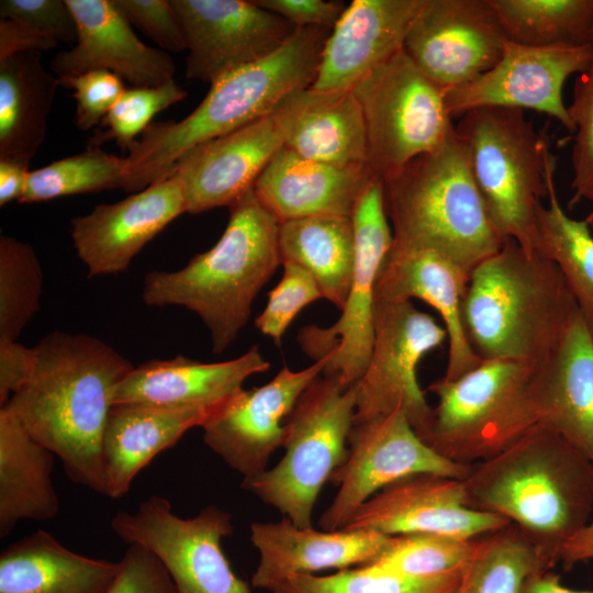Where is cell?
<instances>
[{
  "label": "cell",
  "instance_id": "obj_6",
  "mask_svg": "<svg viewBox=\"0 0 593 593\" xmlns=\"http://www.w3.org/2000/svg\"><path fill=\"white\" fill-rule=\"evenodd\" d=\"M393 243L436 249L472 271L496 253V232L470 171L456 126L436 150L383 180Z\"/></svg>",
  "mask_w": 593,
  "mask_h": 593
},
{
  "label": "cell",
  "instance_id": "obj_47",
  "mask_svg": "<svg viewBox=\"0 0 593 593\" xmlns=\"http://www.w3.org/2000/svg\"><path fill=\"white\" fill-rule=\"evenodd\" d=\"M0 16L23 22L58 43L77 41V24L66 0H1Z\"/></svg>",
  "mask_w": 593,
  "mask_h": 593
},
{
  "label": "cell",
  "instance_id": "obj_10",
  "mask_svg": "<svg viewBox=\"0 0 593 593\" xmlns=\"http://www.w3.org/2000/svg\"><path fill=\"white\" fill-rule=\"evenodd\" d=\"M353 91L363 116L368 167L382 181L439 148L455 132L445 92L403 48L367 74Z\"/></svg>",
  "mask_w": 593,
  "mask_h": 593
},
{
  "label": "cell",
  "instance_id": "obj_2",
  "mask_svg": "<svg viewBox=\"0 0 593 593\" xmlns=\"http://www.w3.org/2000/svg\"><path fill=\"white\" fill-rule=\"evenodd\" d=\"M461 483L468 507L515 525L550 568L593 513V463L540 424L472 465Z\"/></svg>",
  "mask_w": 593,
  "mask_h": 593
},
{
  "label": "cell",
  "instance_id": "obj_29",
  "mask_svg": "<svg viewBox=\"0 0 593 593\" xmlns=\"http://www.w3.org/2000/svg\"><path fill=\"white\" fill-rule=\"evenodd\" d=\"M281 105L284 147L327 165L368 166L365 122L353 89L318 91L310 87L290 94Z\"/></svg>",
  "mask_w": 593,
  "mask_h": 593
},
{
  "label": "cell",
  "instance_id": "obj_28",
  "mask_svg": "<svg viewBox=\"0 0 593 593\" xmlns=\"http://www.w3.org/2000/svg\"><path fill=\"white\" fill-rule=\"evenodd\" d=\"M538 424L593 463V333L575 316L550 356L537 366Z\"/></svg>",
  "mask_w": 593,
  "mask_h": 593
},
{
  "label": "cell",
  "instance_id": "obj_22",
  "mask_svg": "<svg viewBox=\"0 0 593 593\" xmlns=\"http://www.w3.org/2000/svg\"><path fill=\"white\" fill-rule=\"evenodd\" d=\"M77 24V41L51 63L57 78L107 70L132 87H157L174 80L171 56L138 40L113 0H66Z\"/></svg>",
  "mask_w": 593,
  "mask_h": 593
},
{
  "label": "cell",
  "instance_id": "obj_25",
  "mask_svg": "<svg viewBox=\"0 0 593 593\" xmlns=\"http://www.w3.org/2000/svg\"><path fill=\"white\" fill-rule=\"evenodd\" d=\"M249 532L259 555L251 586L267 591L293 574L369 564L381 555L391 537L368 529L329 532L300 527L288 517L253 523Z\"/></svg>",
  "mask_w": 593,
  "mask_h": 593
},
{
  "label": "cell",
  "instance_id": "obj_41",
  "mask_svg": "<svg viewBox=\"0 0 593 593\" xmlns=\"http://www.w3.org/2000/svg\"><path fill=\"white\" fill-rule=\"evenodd\" d=\"M474 541L436 533L395 535L369 564L411 577L447 574L465 568Z\"/></svg>",
  "mask_w": 593,
  "mask_h": 593
},
{
  "label": "cell",
  "instance_id": "obj_5",
  "mask_svg": "<svg viewBox=\"0 0 593 593\" xmlns=\"http://www.w3.org/2000/svg\"><path fill=\"white\" fill-rule=\"evenodd\" d=\"M227 225L213 247L181 269L149 271L142 298L147 305H180L200 316L222 354L247 324L254 300L282 260L279 222L254 189L230 206Z\"/></svg>",
  "mask_w": 593,
  "mask_h": 593
},
{
  "label": "cell",
  "instance_id": "obj_30",
  "mask_svg": "<svg viewBox=\"0 0 593 593\" xmlns=\"http://www.w3.org/2000/svg\"><path fill=\"white\" fill-rule=\"evenodd\" d=\"M220 406H113L102 446L105 495L119 499L126 494L142 469L175 446L187 430L201 427Z\"/></svg>",
  "mask_w": 593,
  "mask_h": 593
},
{
  "label": "cell",
  "instance_id": "obj_26",
  "mask_svg": "<svg viewBox=\"0 0 593 593\" xmlns=\"http://www.w3.org/2000/svg\"><path fill=\"white\" fill-rule=\"evenodd\" d=\"M269 368L256 345L235 359L219 362L181 355L152 359L134 366L119 383L113 406L217 407L242 390L247 378Z\"/></svg>",
  "mask_w": 593,
  "mask_h": 593
},
{
  "label": "cell",
  "instance_id": "obj_54",
  "mask_svg": "<svg viewBox=\"0 0 593 593\" xmlns=\"http://www.w3.org/2000/svg\"><path fill=\"white\" fill-rule=\"evenodd\" d=\"M519 593H593L577 591L564 586L558 574L550 570H538L532 573L523 583Z\"/></svg>",
  "mask_w": 593,
  "mask_h": 593
},
{
  "label": "cell",
  "instance_id": "obj_55",
  "mask_svg": "<svg viewBox=\"0 0 593 593\" xmlns=\"http://www.w3.org/2000/svg\"><path fill=\"white\" fill-rule=\"evenodd\" d=\"M582 199H586L593 202V184L584 190V192L581 195V200ZM584 220L589 224V226L593 228V210L586 215Z\"/></svg>",
  "mask_w": 593,
  "mask_h": 593
},
{
  "label": "cell",
  "instance_id": "obj_18",
  "mask_svg": "<svg viewBox=\"0 0 593 593\" xmlns=\"http://www.w3.org/2000/svg\"><path fill=\"white\" fill-rule=\"evenodd\" d=\"M328 361L325 356L299 371L284 367L266 384L239 390L201 426L204 444L244 478L266 471L283 447L286 418Z\"/></svg>",
  "mask_w": 593,
  "mask_h": 593
},
{
  "label": "cell",
  "instance_id": "obj_49",
  "mask_svg": "<svg viewBox=\"0 0 593 593\" xmlns=\"http://www.w3.org/2000/svg\"><path fill=\"white\" fill-rule=\"evenodd\" d=\"M259 7L278 14L294 27L333 29L347 4L324 0H254Z\"/></svg>",
  "mask_w": 593,
  "mask_h": 593
},
{
  "label": "cell",
  "instance_id": "obj_24",
  "mask_svg": "<svg viewBox=\"0 0 593 593\" xmlns=\"http://www.w3.org/2000/svg\"><path fill=\"white\" fill-rule=\"evenodd\" d=\"M426 0H354L333 26L312 89H353L403 48Z\"/></svg>",
  "mask_w": 593,
  "mask_h": 593
},
{
  "label": "cell",
  "instance_id": "obj_4",
  "mask_svg": "<svg viewBox=\"0 0 593 593\" xmlns=\"http://www.w3.org/2000/svg\"><path fill=\"white\" fill-rule=\"evenodd\" d=\"M578 314L557 265L512 239L472 269L462 303L467 339L482 360L540 365Z\"/></svg>",
  "mask_w": 593,
  "mask_h": 593
},
{
  "label": "cell",
  "instance_id": "obj_9",
  "mask_svg": "<svg viewBox=\"0 0 593 593\" xmlns=\"http://www.w3.org/2000/svg\"><path fill=\"white\" fill-rule=\"evenodd\" d=\"M358 383L323 373L300 395L284 421V455L272 468L243 478L240 486L296 526L312 527L318 494L346 460Z\"/></svg>",
  "mask_w": 593,
  "mask_h": 593
},
{
  "label": "cell",
  "instance_id": "obj_42",
  "mask_svg": "<svg viewBox=\"0 0 593 593\" xmlns=\"http://www.w3.org/2000/svg\"><path fill=\"white\" fill-rule=\"evenodd\" d=\"M186 97L187 91L175 80L157 87L125 89L100 124L103 130L89 139L88 146L100 147L115 141L118 146L128 152L137 141L136 136L142 135L157 113Z\"/></svg>",
  "mask_w": 593,
  "mask_h": 593
},
{
  "label": "cell",
  "instance_id": "obj_56",
  "mask_svg": "<svg viewBox=\"0 0 593 593\" xmlns=\"http://www.w3.org/2000/svg\"><path fill=\"white\" fill-rule=\"evenodd\" d=\"M590 42L591 43L593 42V27H592L591 33H590Z\"/></svg>",
  "mask_w": 593,
  "mask_h": 593
},
{
  "label": "cell",
  "instance_id": "obj_27",
  "mask_svg": "<svg viewBox=\"0 0 593 593\" xmlns=\"http://www.w3.org/2000/svg\"><path fill=\"white\" fill-rule=\"evenodd\" d=\"M372 176L368 166L327 165L283 146L256 180L254 192L279 223L312 216L351 217Z\"/></svg>",
  "mask_w": 593,
  "mask_h": 593
},
{
  "label": "cell",
  "instance_id": "obj_1",
  "mask_svg": "<svg viewBox=\"0 0 593 593\" xmlns=\"http://www.w3.org/2000/svg\"><path fill=\"white\" fill-rule=\"evenodd\" d=\"M33 350L26 382L4 406L61 460L74 483L105 494V426L114 391L133 363L86 334L54 331Z\"/></svg>",
  "mask_w": 593,
  "mask_h": 593
},
{
  "label": "cell",
  "instance_id": "obj_32",
  "mask_svg": "<svg viewBox=\"0 0 593 593\" xmlns=\"http://www.w3.org/2000/svg\"><path fill=\"white\" fill-rule=\"evenodd\" d=\"M55 454L7 407L0 409V537L19 521H49L59 512L52 480Z\"/></svg>",
  "mask_w": 593,
  "mask_h": 593
},
{
  "label": "cell",
  "instance_id": "obj_46",
  "mask_svg": "<svg viewBox=\"0 0 593 593\" xmlns=\"http://www.w3.org/2000/svg\"><path fill=\"white\" fill-rule=\"evenodd\" d=\"M131 24L164 52L187 51L183 27L171 0H113Z\"/></svg>",
  "mask_w": 593,
  "mask_h": 593
},
{
  "label": "cell",
  "instance_id": "obj_20",
  "mask_svg": "<svg viewBox=\"0 0 593 593\" xmlns=\"http://www.w3.org/2000/svg\"><path fill=\"white\" fill-rule=\"evenodd\" d=\"M286 122L281 103L268 115L187 150L171 175L180 178L186 212L230 206L254 184L283 147Z\"/></svg>",
  "mask_w": 593,
  "mask_h": 593
},
{
  "label": "cell",
  "instance_id": "obj_34",
  "mask_svg": "<svg viewBox=\"0 0 593 593\" xmlns=\"http://www.w3.org/2000/svg\"><path fill=\"white\" fill-rule=\"evenodd\" d=\"M282 264L307 270L322 296L339 311L347 300L355 271V234L351 217L312 216L279 223Z\"/></svg>",
  "mask_w": 593,
  "mask_h": 593
},
{
  "label": "cell",
  "instance_id": "obj_40",
  "mask_svg": "<svg viewBox=\"0 0 593 593\" xmlns=\"http://www.w3.org/2000/svg\"><path fill=\"white\" fill-rule=\"evenodd\" d=\"M43 270L33 247L0 236V342H16L41 309Z\"/></svg>",
  "mask_w": 593,
  "mask_h": 593
},
{
  "label": "cell",
  "instance_id": "obj_35",
  "mask_svg": "<svg viewBox=\"0 0 593 593\" xmlns=\"http://www.w3.org/2000/svg\"><path fill=\"white\" fill-rule=\"evenodd\" d=\"M556 157H546L548 204L536 211V250L561 271L580 315L593 333V235L585 220L571 219L562 209L555 186Z\"/></svg>",
  "mask_w": 593,
  "mask_h": 593
},
{
  "label": "cell",
  "instance_id": "obj_53",
  "mask_svg": "<svg viewBox=\"0 0 593 593\" xmlns=\"http://www.w3.org/2000/svg\"><path fill=\"white\" fill-rule=\"evenodd\" d=\"M593 559V519L575 536L566 542L559 552L558 561L566 568Z\"/></svg>",
  "mask_w": 593,
  "mask_h": 593
},
{
  "label": "cell",
  "instance_id": "obj_48",
  "mask_svg": "<svg viewBox=\"0 0 593 593\" xmlns=\"http://www.w3.org/2000/svg\"><path fill=\"white\" fill-rule=\"evenodd\" d=\"M108 593H178L157 557L139 545H128Z\"/></svg>",
  "mask_w": 593,
  "mask_h": 593
},
{
  "label": "cell",
  "instance_id": "obj_12",
  "mask_svg": "<svg viewBox=\"0 0 593 593\" xmlns=\"http://www.w3.org/2000/svg\"><path fill=\"white\" fill-rule=\"evenodd\" d=\"M355 234V271L339 318L329 327L303 328L299 342L315 360L329 361L323 373L335 374L346 387L362 378L372 350L376 283L393 244L385 212L383 181L374 175L360 193L351 214Z\"/></svg>",
  "mask_w": 593,
  "mask_h": 593
},
{
  "label": "cell",
  "instance_id": "obj_50",
  "mask_svg": "<svg viewBox=\"0 0 593 593\" xmlns=\"http://www.w3.org/2000/svg\"><path fill=\"white\" fill-rule=\"evenodd\" d=\"M34 350L16 342H0V405H4L26 382Z\"/></svg>",
  "mask_w": 593,
  "mask_h": 593
},
{
  "label": "cell",
  "instance_id": "obj_33",
  "mask_svg": "<svg viewBox=\"0 0 593 593\" xmlns=\"http://www.w3.org/2000/svg\"><path fill=\"white\" fill-rule=\"evenodd\" d=\"M58 86L40 52L0 60V159L31 163L45 139Z\"/></svg>",
  "mask_w": 593,
  "mask_h": 593
},
{
  "label": "cell",
  "instance_id": "obj_15",
  "mask_svg": "<svg viewBox=\"0 0 593 593\" xmlns=\"http://www.w3.org/2000/svg\"><path fill=\"white\" fill-rule=\"evenodd\" d=\"M593 44L574 47H529L507 42L501 59L488 71L445 92L451 118L478 108L534 110L574 133L563 102L567 79L589 65Z\"/></svg>",
  "mask_w": 593,
  "mask_h": 593
},
{
  "label": "cell",
  "instance_id": "obj_51",
  "mask_svg": "<svg viewBox=\"0 0 593 593\" xmlns=\"http://www.w3.org/2000/svg\"><path fill=\"white\" fill-rule=\"evenodd\" d=\"M58 42L52 36L15 20H0V60L25 52L53 49Z\"/></svg>",
  "mask_w": 593,
  "mask_h": 593
},
{
  "label": "cell",
  "instance_id": "obj_8",
  "mask_svg": "<svg viewBox=\"0 0 593 593\" xmlns=\"http://www.w3.org/2000/svg\"><path fill=\"white\" fill-rule=\"evenodd\" d=\"M455 126L496 232L536 250V211L548 194L546 127L537 132L522 110L493 107L468 111Z\"/></svg>",
  "mask_w": 593,
  "mask_h": 593
},
{
  "label": "cell",
  "instance_id": "obj_21",
  "mask_svg": "<svg viewBox=\"0 0 593 593\" xmlns=\"http://www.w3.org/2000/svg\"><path fill=\"white\" fill-rule=\"evenodd\" d=\"M186 212V193L176 175L142 191L71 220L76 253L90 277L125 271L141 249Z\"/></svg>",
  "mask_w": 593,
  "mask_h": 593
},
{
  "label": "cell",
  "instance_id": "obj_37",
  "mask_svg": "<svg viewBox=\"0 0 593 593\" xmlns=\"http://www.w3.org/2000/svg\"><path fill=\"white\" fill-rule=\"evenodd\" d=\"M538 549L513 524L475 538L452 593H519L538 570H550Z\"/></svg>",
  "mask_w": 593,
  "mask_h": 593
},
{
  "label": "cell",
  "instance_id": "obj_45",
  "mask_svg": "<svg viewBox=\"0 0 593 593\" xmlns=\"http://www.w3.org/2000/svg\"><path fill=\"white\" fill-rule=\"evenodd\" d=\"M59 85L74 91L75 125L88 131L102 123L109 111L126 89L113 72L92 70L77 76L58 78Z\"/></svg>",
  "mask_w": 593,
  "mask_h": 593
},
{
  "label": "cell",
  "instance_id": "obj_44",
  "mask_svg": "<svg viewBox=\"0 0 593 593\" xmlns=\"http://www.w3.org/2000/svg\"><path fill=\"white\" fill-rule=\"evenodd\" d=\"M568 112L574 125L571 154L573 195L569 202L573 206L581 201L584 190L593 184V52L588 67L574 80Z\"/></svg>",
  "mask_w": 593,
  "mask_h": 593
},
{
  "label": "cell",
  "instance_id": "obj_14",
  "mask_svg": "<svg viewBox=\"0 0 593 593\" xmlns=\"http://www.w3.org/2000/svg\"><path fill=\"white\" fill-rule=\"evenodd\" d=\"M347 446L346 460L331 478L338 491L318 519L323 530L342 529L371 496L404 477L434 473L463 480L471 468L432 449L401 411L354 422Z\"/></svg>",
  "mask_w": 593,
  "mask_h": 593
},
{
  "label": "cell",
  "instance_id": "obj_16",
  "mask_svg": "<svg viewBox=\"0 0 593 593\" xmlns=\"http://www.w3.org/2000/svg\"><path fill=\"white\" fill-rule=\"evenodd\" d=\"M507 42L488 0H426L403 49L446 92L491 69Z\"/></svg>",
  "mask_w": 593,
  "mask_h": 593
},
{
  "label": "cell",
  "instance_id": "obj_36",
  "mask_svg": "<svg viewBox=\"0 0 593 593\" xmlns=\"http://www.w3.org/2000/svg\"><path fill=\"white\" fill-rule=\"evenodd\" d=\"M508 42L529 47H574L590 42L593 0H488Z\"/></svg>",
  "mask_w": 593,
  "mask_h": 593
},
{
  "label": "cell",
  "instance_id": "obj_17",
  "mask_svg": "<svg viewBox=\"0 0 593 593\" xmlns=\"http://www.w3.org/2000/svg\"><path fill=\"white\" fill-rule=\"evenodd\" d=\"M188 55L186 77L212 85L278 49L295 27L254 0H171Z\"/></svg>",
  "mask_w": 593,
  "mask_h": 593
},
{
  "label": "cell",
  "instance_id": "obj_38",
  "mask_svg": "<svg viewBox=\"0 0 593 593\" xmlns=\"http://www.w3.org/2000/svg\"><path fill=\"white\" fill-rule=\"evenodd\" d=\"M125 157L88 146L79 154L31 170L19 202L34 203L65 195L122 189Z\"/></svg>",
  "mask_w": 593,
  "mask_h": 593
},
{
  "label": "cell",
  "instance_id": "obj_11",
  "mask_svg": "<svg viewBox=\"0 0 593 593\" xmlns=\"http://www.w3.org/2000/svg\"><path fill=\"white\" fill-rule=\"evenodd\" d=\"M110 526L128 545L154 553L178 593H255L233 571L221 542L233 533L232 514L214 505L180 517L170 502L152 495L136 512L119 511Z\"/></svg>",
  "mask_w": 593,
  "mask_h": 593
},
{
  "label": "cell",
  "instance_id": "obj_43",
  "mask_svg": "<svg viewBox=\"0 0 593 593\" xmlns=\"http://www.w3.org/2000/svg\"><path fill=\"white\" fill-rule=\"evenodd\" d=\"M279 283L268 293L264 311L256 317L260 333L280 344L281 338L300 311L322 296L313 276L293 262H283Z\"/></svg>",
  "mask_w": 593,
  "mask_h": 593
},
{
  "label": "cell",
  "instance_id": "obj_23",
  "mask_svg": "<svg viewBox=\"0 0 593 593\" xmlns=\"http://www.w3.org/2000/svg\"><path fill=\"white\" fill-rule=\"evenodd\" d=\"M470 273L436 249L393 243L376 283V301L418 299L440 315L448 344L444 380H455L482 361L471 348L462 323Z\"/></svg>",
  "mask_w": 593,
  "mask_h": 593
},
{
  "label": "cell",
  "instance_id": "obj_3",
  "mask_svg": "<svg viewBox=\"0 0 593 593\" xmlns=\"http://www.w3.org/2000/svg\"><path fill=\"white\" fill-rule=\"evenodd\" d=\"M331 31L295 27L273 53L210 85L184 119L149 124L125 157L122 189L135 193L170 177L190 148L270 114L290 94L312 87Z\"/></svg>",
  "mask_w": 593,
  "mask_h": 593
},
{
  "label": "cell",
  "instance_id": "obj_7",
  "mask_svg": "<svg viewBox=\"0 0 593 593\" xmlns=\"http://www.w3.org/2000/svg\"><path fill=\"white\" fill-rule=\"evenodd\" d=\"M538 365L483 359L455 380L427 390L437 398L423 441L441 457L472 466L502 452L538 424Z\"/></svg>",
  "mask_w": 593,
  "mask_h": 593
},
{
  "label": "cell",
  "instance_id": "obj_31",
  "mask_svg": "<svg viewBox=\"0 0 593 593\" xmlns=\"http://www.w3.org/2000/svg\"><path fill=\"white\" fill-rule=\"evenodd\" d=\"M120 571L113 562L79 555L37 530L0 555V593H108Z\"/></svg>",
  "mask_w": 593,
  "mask_h": 593
},
{
  "label": "cell",
  "instance_id": "obj_52",
  "mask_svg": "<svg viewBox=\"0 0 593 593\" xmlns=\"http://www.w3.org/2000/svg\"><path fill=\"white\" fill-rule=\"evenodd\" d=\"M30 164L14 160L0 159V205L18 200L24 194Z\"/></svg>",
  "mask_w": 593,
  "mask_h": 593
},
{
  "label": "cell",
  "instance_id": "obj_39",
  "mask_svg": "<svg viewBox=\"0 0 593 593\" xmlns=\"http://www.w3.org/2000/svg\"><path fill=\"white\" fill-rule=\"evenodd\" d=\"M466 567V566H465ZM463 569L441 575L411 577L371 564L328 575L293 574L270 589L271 593H452Z\"/></svg>",
  "mask_w": 593,
  "mask_h": 593
},
{
  "label": "cell",
  "instance_id": "obj_19",
  "mask_svg": "<svg viewBox=\"0 0 593 593\" xmlns=\"http://www.w3.org/2000/svg\"><path fill=\"white\" fill-rule=\"evenodd\" d=\"M511 524L467 506L461 480L434 473L404 477L371 496L342 528L387 536L436 533L472 540Z\"/></svg>",
  "mask_w": 593,
  "mask_h": 593
},
{
  "label": "cell",
  "instance_id": "obj_13",
  "mask_svg": "<svg viewBox=\"0 0 593 593\" xmlns=\"http://www.w3.org/2000/svg\"><path fill=\"white\" fill-rule=\"evenodd\" d=\"M446 340L444 325L412 301L377 300L372 350L358 382L354 422L401 411L423 440L433 407L418 384L416 368L427 353Z\"/></svg>",
  "mask_w": 593,
  "mask_h": 593
}]
</instances>
